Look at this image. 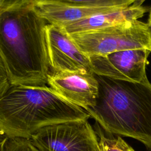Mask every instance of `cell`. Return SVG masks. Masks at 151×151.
Wrapping results in <instances>:
<instances>
[{
	"label": "cell",
	"mask_w": 151,
	"mask_h": 151,
	"mask_svg": "<svg viewBox=\"0 0 151 151\" xmlns=\"http://www.w3.org/2000/svg\"><path fill=\"white\" fill-rule=\"evenodd\" d=\"M34 4L0 14V52L10 84L47 86L51 71L46 26Z\"/></svg>",
	"instance_id": "cell-1"
},
{
	"label": "cell",
	"mask_w": 151,
	"mask_h": 151,
	"mask_svg": "<svg viewBox=\"0 0 151 151\" xmlns=\"http://www.w3.org/2000/svg\"><path fill=\"white\" fill-rule=\"evenodd\" d=\"M90 117L47 86L10 84L0 93V134L8 138L30 139L45 126Z\"/></svg>",
	"instance_id": "cell-2"
},
{
	"label": "cell",
	"mask_w": 151,
	"mask_h": 151,
	"mask_svg": "<svg viewBox=\"0 0 151 151\" xmlns=\"http://www.w3.org/2000/svg\"><path fill=\"white\" fill-rule=\"evenodd\" d=\"M95 104L85 110L103 128L135 139L151 151V84L116 80L95 74Z\"/></svg>",
	"instance_id": "cell-3"
},
{
	"label": "cell",
	"mask_w": 151,
	"mask_h": 151,
	"mask_svg": "<svg viewBox=\"0 0 151 151\" xmlns=\"http://www.w3.org/2000/svg\"><path fill=\"white\" fill-rule=\"evenodd\" d=\"M69 35L88 57L126 50L151 49L147 24L139 19Z\"/></svg>",
	"instance_id": "cell-4"
},
{
	"label": "cell",
	"mask_w": 151,
	"mask_h": 151,
	"mask_svg": "<svg viewBox=\"0 0 151 151\" xmlns=\"http://www.w3.org/2000/svg\"><path fill=\"white\" fill-rule=\"evenodd\" d=\"M88 119L45 126L30 140L41 151H100L98 137Z\"/></svg>",
	"instance_id": "cell-5"
},
{
	"label": "cell",
	"mask_w": 151,
	"mask_h": 151,
	"mask_svg": "<svg viewBox=\"0 0 151 151\" xmlns=\"http://www.w3.org/2000/svg\"><path fill=\"white\" fill-rule=\"evenodd\" d=\"M147 49H130L89 57L93 72L99 76L135 83H149L146 75Z\"/></svg>",
	"instance_id": "cell-6"
},
{
	"label": "cell",
	"mask_w": 151,
	"mask_h": 151,
	"mask_svg": "<svg viewBox=\"0 0 151 151\" xmlns=\"http://www.w3.org/2000/svg\"><path fill=\"white\" fill-rule=\"evenodd\" d=\"M46 37L50 72H93L90 58L80 50L61 27L48 23Z\"/></svg>",
	"instance_id": "cell-7"
},
{
	"label": "cell",
	"mask_w": 151,
	"mask_h": 151,
	"mask_svg": "<svg viewBox=\"0 0 151 151\" xmlns=\"http://www.w3.org/2000/svg\"><path fill=\"white\" fill-rule=\"evenodd\" d=\"M47 84L67 101L84 110L95 104L99 84L93 72H50Z\"/></svg>",
	"instance_id": "cell-8"
},
{
	"label": "cell",
	"mask_w": 151,
	"mask_h": 151,
	"mask_svg": "<svg viewBox=\"0 0 151 151\" xmlns=\"http://www.w3.org/2000/svg\"><path fill=\"white\" fill-rule=\"evenodd\" d=\"M142 3L136 2L129 6L113 9L61 25L68 34L104 28L116 24L137 20L146 11Z\"/></svg>",
	"instance_id": "cell-9"
},
{
	"label": "cell",
	"mask_w": 151,
	"mask_h": 151,
	"mask_svg": "<svg viewBox=\"0 0 151 151\" xmlns=\"http://www.w3.org/2000/svg\"><path fill=\"white\" fill-rule=\"evenodd\" d=\"M34 6L37 12L48 23L59 26L98 14L126 7L87 6L47 1H35Z\"/></svg>",
	"instance_id": "cell-10"
},
{
	"label": "cell",
	"mask_w": 151,
	"mask_h": 151,
	"mask_svg": "<svg viewBox=\"0 0 151 151\" xmlns=\"http://www.w3.org/2000/svg\"><path fill=\"white\" fill-rule=\"evenodd\" d=\"M94 129L98 137L100 151H135L120 136L107 131L96 122Z\"/></svg>",
	"instance_id": "cell-11"
},
{
	"label": "cell",
	"mask_w": 151,
	"mask_h": 151,
	"mask_svg": "<svg viewBox=\"0 0 151 151\" xmlns=\"http://www.w3.org/2000/svg\"><path fill=\"white\" fill-rule=\"evenodd\" d=\"M35 1H47L64 3L67 4L96 6V7H116L128 6L133 5L139 0H34Z\"/></svg>",
	"instance_id": "cell-12"
},
{
	"label": "cell",
	"mask_w": 151,
	"mask_h": 151,
	"mask_svg": "<svg viewBox=\"0 0 151 151\" xmlns=\"http://www.w3.org/2000/svg\"><path fill=\"white\" fill-rule=\"evenodd\" d=\"M5 151H41L31 141L24 138H8Z\"/></svg>",
	"instance_id": "cell-13"
},
{
	"label": "cell",
	"mask_w": 151,
	"mask_h": 151,
	"mask_svg": "<svg viewBox=\"0 0 151 151\" xmlns=\"http://www.w3.org/2000/svg\"><path fill=\"white\" fill-rule=\"evenodd\" d=\"M33 4H34V0H0V14Z\"/></svg>",
	"instance_id": "cell-14"
},
{
	"label": "cell",
	"mask_w": 151,
	"mask_h": 151,
	"mask_svg": "<svg viewBox=\"0 0 151 151\" xmlns=\"http://www.w3.org/2000/svg\"><path fill=\"white\" fill-rule=\"evenodd\" d=\"M10 85L8 71L5 61L0 52V93Z\"/></svg>",
	"instance_id": "cell-15"
},
{
	"label": "cell",
	"mask_w": 151,
	"mask_h": 151,
	"mask_svg": "<svg viewBox=\"0 0 151 151\" xmlns=\"http://www.w3.org/2000/svg\"><path fill=\"white\" fill-rule=\"evenodd\" d=\"M8 138L6 136L0 134V151H5L6 143Z\"/></svg>",
	"instance_id": "cell-16"
},
{
	"label": "cell",
	"mask_w": 151,
	"mask_h": 151,
	"mask_svg": "<svg viewBox=\"0 0 151 151\" xmlns=\"http://www.w3.org/2000/svg\"><path fill=\"white\" fill-rule=\"evenodd\" d=\"M148 29L149 31V34H150V48H151V18H149L148 19V22H147ZM151 51V49H150Z\"/></svg>",
	"instance_id": "cell-17"
},
{
	"label": "cell",
	"mask_w": 151,
	"mask_h": 151,
	"mask_svg": "<svg viewBox=\"0 0 151 151\" xmlns=\"http://www.w3.org/2000/svg\"><path fill=\"white\" fill-rule=\"evenodd\" d=\"M149 18H151V10H150V14H149Z\"/></svg>",
	"instance_id": "cell-18"
},
{
	"label": "cell",
	"mask_w": 151,
	"mask_h": 151,
	"mask_svg": "<svg viewBox=\"0 0 151 151\" xmlns=\"http://www.w3.org/2000/svg\"><path fill=\"white\" fill-rule=\"evenodd\" d=\"M139 1H141V2H143V1H145V0H139Z\"/></svg>",
	"instance_id": "cell-19"
}]
</instances>
